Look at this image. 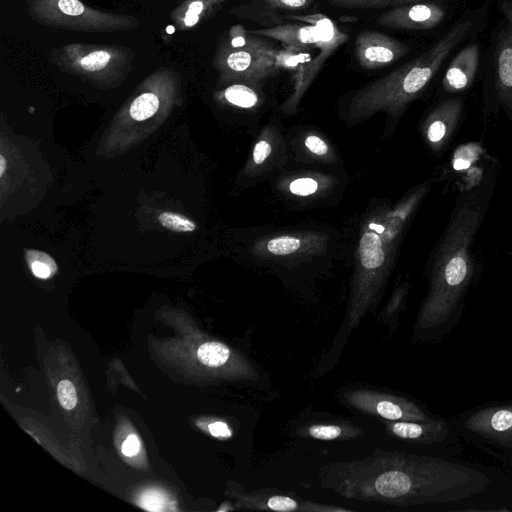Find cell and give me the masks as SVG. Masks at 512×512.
<instances>
[{
  "instance_id": "obj_1",
  "label": "cell",
  "mask_w": 512,
  "mask_h": 512,
  "mask_svg": "<svg viewBox=\"0 0 512 512\" xmlns=\"http://www.w3.org/2000/svg\"><path fill=\"white\" fill-rule=\"evenodd\" d=\"M319 478L343 498L399 507L458 501L481 492L488 480L462 465L382 449L360 460L330 463Z\"/></svg>"
},
{
  "instance_id": "obj_2",
  "label": "cell",
  "mask_w": 512,
  "mask_h": 512,
  "mask_svg": "<svg viewBox=\"0 0 512 512\" xmlns=\"http://www.w3.org/2000/svg\"><path fill=\"white\" fill-rule=\"evenodd\" d=\"M490 10L489 2L464 10L417 57L355 91L345 107L346 122L357 123L379 112L399 116L461 46L481 36L488 25Z\"/></svg>"
},
{
  "instance_id": "obj_3",
  "label": "cell",
  "mask_w": 512,
  "mask_h": 512,
  "mask_svg": "<svg viewBox=\"0 0 512 512\" xmlns=\"http://www.w3.org/2000/svg\"><path fill=\"white\" fill-rule=\"evenodd\" d=\"M428 189L429 185L423 184L394 208L383 205L362 224L350 301L331 353L341 351L351 332L376 305L389 277L403 229Z\"/></svg>"
},
{
  "instance_id": "obj_4",
  "label": "cell",
  "mask_w": 512,
  "mask_h": 512,
  "mask_svg": "<svg viewBox=\"0 0 512 512\" xmlns=\"http://www.w3.org/2000/svg\"><path fill=\"white\" fill-rule=\"evenodd\" d=\"M294 23L249 30L281 43L276 60L280 70L292 73V93L282 109L293 112L326 61L344 44L348 35L325 14L286 15Z\"/></svg>"
},
{
  "instance_id": "obj_5",
  "label": "cell",
  "mask_w": 512,
  "mask_h": 512,
  "mask_svg": "<svg viewBox=\"0 0 512 512\" xmlns=\"http://www.w3.org/2000/svg\"><path fill=\"white\" fill-rule=\"evenodd\" d=\"M482 215V205L472 197L464 200L454 214L434 259L422 323H432L444 315L468 284L473 268L470 246Z\"/></svg>"
},
{
  "instance_id": "obj_6",
  "label": "cell",
  "mask_w": 512,
  "mask_h": 512,
  "mask_svg": "<svg viewBox=\"0 0 512 512\" xmlns=\"http://www.w3.org/2000/svg\"><path fill=\"white\" fill-rule=\"evenodd\" d=\"M498 20L483 48L480 73L488 95L512 112V0H489Z\"/></svg>"
},
{
  "instance_id": "obj_7",
  "label": "cell",
  "mask_w": 512,
  "mask_h": 512,
  "mask_svg": "<svg viewBox=\"0 0 512 512\" xmlns=\"http://www.w3.org/2000/svg\"><path fill=\"white\" fill-rule=\"evenodd\" d=\"M230 48L225 66L239 81L260 84L281 71L276 60L278 48L267 38L245 31L241 26L235 28Z\"/></svg>"
},
{
  "instance_id": "obj_8",
  "label": "cell",
  "mask_w": 512,
  "mask_h": 512,
  "mask_svg": "<svg viewBox=\"0 0 512 512\" xmlns=\"http://www.w3.org/2000/svg\"><path fill=\"white\" fill-rule=\"evenodd\" d=\"M456 7L452 0H433L394 6L381 14L377 22L381 26L413 31L432 30L447 22Z\"/></svg>"
},
{
  "instance_id": "obj_9",
  "label": "cell",
  "mask_w": 512,
  "mask_h": 512,
  "mask_svg": "<svg viewBox=\"0 0 512 512\" xmlns=\"http://www.w3.org/2000/svg\"><path fill=\"white\" fill-rule=\"evenodd\" d=\"M351 407L389 421H428L425 413L413 402L398 396L369 389H353L342 393Z\"/></svg>"
},
{
  "instance_id": "obj_10",
  "label": "cell",
  "mask_w": 512,
  "mask_h": 512,
  "mask_svg": "<svg viewBox=\"0 0 512 512\" xmlns=\"http://www.w3.org/2000/svg\"><path fill=\"white\" fill-rule=\"evenodd\" d=\"M409 51L410 47L406 43L375 30H363L355 40L356 59L365 69L391 65Z\"/></svg>"
},
{
  "instance_id": "obj_11",
  "label": "cell",
  "mask_w": 512,
  "mask_h": 512,
  "mask_svg": "<svg viewBox=\"0 0 512 512\" xmlns=\"http://www.w3.org/2000/svg\"><path fill=\"white\" fill-rule=\"evenodd\" d=\"M483 45L477 36L461 46L450 58L442 78V87L450 93L470 88L480 73Z\"/></svg>"
},
{
  "instance_id": "obj_12",
  "label": "cell",
  "mask_w": 512,
  "mask_h": 512,
  "mask_svg": "<svg viewBox=\"0 0 512 512\" xmlns=\"http://www.w3.org/2000/svg\"><path fill=\"white\" fill-rule=\"evenodd\" d=\"M239 507L254 510H273L283 512L347 511L345 508L298 500L293 496L270 492L268 490L252 491L243 494L239 500Z\"/></svg>"
},
{
  "instance_id": "obj_13",
  "label": "cell",
  "mask_w": 512,
  "mask_h": 512,
  "mask_svg": "<svg viewBox=\"0 0 512 512\" xmlns=\"http://www.w3.org/2000/svg\"><path fill=\"white\" fill-rule=\"evenodd\" d=\"M324 238L315 233H297L274 236L256 244L254 250L260 255L290 256L315 252L323 245Z\"/></svg>"
},
{
  "instance_id": "obj_14",
  "label": "cell",
  "mask_w": 512,
  "mask_h": 512,
  "mask_svg": "<svg viewBox=\"0 0 512 512\" xmlns=\"http://www.w3.org/2000/svg\"><path fill=\"white\" fill-rule=\"evenodd\" d=\"M463 99L454 97L437 105L428 116L425 128L426 138L434 148H439L456 127L463 109Z\"/></svg>"
},
{
  "instance_id": "obj_15",
  "label": "cell",
  "mask_w": 512,
  "mask_h": 512,
  "mask_svg": "<svg viewBox=\"0 0 512 512\" xmlns=\"http://www.w3.org/2000/svg\"><path fill=\"white\" fill-rule=\"evenodd\" d=\"M469 426L499 441L512 442V408L491 409L473 416Z\"/></svg>"
},
{
  "instance_id": "obj_16",
  "label": "cell",
  "mask_w": 512,
  "mask_h": 512,
  "mask_svg": "<svg viewBox=\"0 0 512 512\" xmlns=\"http://www.w3.org/2000/svg\"><path fill=\"white\" fill-rule=\"evenodd\" d=\"M387 432L399 439L418 443H430L440 438L444 429L441 423L428 421L385 420Z\"/></svg>"
},
{
  "instance_id": "obj_17",
  "label": "cell",
  "mask_w": 512,
  "mask_h": 512,
  "mask_svg": "<svg viewBox=\"0 0 512 512\" xmlns=\"http://www.w3.org/2000/svg\"><path fill=\"white\" fill-rule=\"evenodd\" d=\"M302 436H309L316 440H346L363 435V431L357 426L348 424H312L304 426L298 432Z\"/></svg>"
},
{
  "instance_id": "obj_18",
  "label": "cell",
  "mask_w": 512,
  "mask_h": 512,
  "mask_svg": "<svg viewBox=\"0 0 512 512\" xmlns=\"http://www.w3.org/2000/svg\"><path fill=\"white\" fill-rule=\"evenodd\" d=\"M259 84L241 81L227 87L224 91L225 99L241 108H253L259 103V95L255 86Z\"/></svg>"
},
{
  "instance_id": "obj_19",
  "label": "cell",
  "mask_w": 512,
  "mask_h": 512,
  "mask_svg": "<svg viewBox=\"0 0 512 512\" xmlns=\"http://www.w3.org/2000/svg\"><path fill=\"white\" fill-rule=\"evenodd\" d=\"M26 262L33 275L40 279H48L57 272V264L47 253L39 250H27Z\"/></svg>"
},
{
  "instance_id": "obj_20",
  "label": "cell",
  "mask_w": 512,
  "mask_h": 512,
  "mask_svg": "<svg viewBox=\"0 0 512 512\" xmlns=\"http://www.w3.org/2000/svg\"><path fill=\"white\" fill-rule=\"evenodd\" d=\"M158 107V97L153 93H144L132 102L130 115L136 121H143L153 116Z\"/></svg>"
},
{
  "instance_id": "obj_21",
  "label": "cell",
  "mask_w": 512,
  "mask_h": 512,
  "mask_svg": "<svg viewBox=\"0 0 512 512\" xmlns=\"http://www.w3.org/2000/svg\"><path fill=\"white\" fill-rule=\"evenodd\" d=\"M161 225L175 232H191L196 226L188 218L172 212H163L159 215Z\"/></svg>"
},
{
  "instance_id": "obj_22",
  "label": "cell",
  "mask_w": 512,
  "mask_h": 512,
  "mask_svg": "<svg viewBox=\"0 0 512 512\" xmlns=\"http://www.w3.org/2000/svg\"><path fill=\"white\" fill-rule=\"evenodd\" d=\"M328 4L347 9H370L390 6L392 0H325Z\"/></svg>"
},
{
  "instance_id": "obj_23",
  "label": "cell",
  "mask_w": 512,
  "mask_h": 512,
  "mask_svg": "<svg viewBox=\"0 0 512 512\" xmlns=\"http://www.w3.org/2000/svg\"><path fill=\"white\" fill-rule=\"evenodd\" d=\"M57 395L61 406L71 410L76 406L77 395L74 385L69 380H62L57 387Z\"/></svg>"
},
{
  "instance_id": "obj_24",
  "label": "cell",
  "mask_w": 512,
  "mask_h": 512,
  "mask_svg": "<svg viewBox=\"0 0 512 512\" xmlns=\"http://www.w3.org/2000/svg\"><path fill=\"white\" fill-rule=\"evenodd\" d=\"M110 60V54L106 51H94L81 60V66L87 71L102 69Z\"/></svg>"
},
{
  "instance_id": "obj_25",
  "label": "cell",
  "mask_w": 512,
  "mask_h": 512,
  "mask_svg": "<svg viewBox=\"0 0 512 512\" xmlns=\"http://www.w3.org/2000/svg\"><path fill=\"white\" fill-rule=\"evenodd\" d=\"M265 8L271 10H301L313 0H260Z\"/></svg>"
},
{
  "instance_id": "obj_26",
  "label": "cell",
  "mask_w": 512,
  "mask_h": 512,
  "mask_svg": "<svg viewBox=\"0 0 512 512\" xmlns=\"http://www.w3.org/2000/svg\"><path fill=\"white\" fill-rule=\"evenodd\" d=\"M318 183L312 178H299L290 183L289 190L298 196H308L316 192Z\"/></svg>"
},
{
  "instance_id": "obj_27",
  "label": "cell",
  "mask_w": 512,
  "mask_h": 512,
  "mask_svg": "<svg viewBox=\"0 0 512 512\" xmlns=\"http://www.w3.org/2000/svg\"><path fill=\"white\" fill-rule=\"evenodd\" d=\"M271 143L267 139L259 140L253 149L252 160L253 164L258 166L261 165L271 153Z\"/></svg>"
},
{
  "instance_id": "obj_28",
  "label": "cell",
  "mask_w": 512,
  "mask_h": 512,
  "mask_svg": "<svg viewBox=\"0 0 512 512\" xmlns=\"http://www.w3.org/2000/svg\"><path fill=\"white\" fill-rule=\"evenodd\" d=\"M305 145L310 152L317 156H325L328 153L326 142L316 135H310L305 139Z\"/></svg>"
},
{
  "instance_id": "obj_29",
  "label": "cell",
  "mask_w": 512,
  "mask_h": 512,
  "mask_svg": "<svg viewBox=\"0 0 512 512\" xmlns=\"http://www.w3.org/2000/svg\"><path fill=\"white\" fill-rule=\"evenodd\" d=\"M59 9L71 16H77L83 13L84 6L78 0H59L58 2Z\"/></svg>"
},
{
  "instance_id": "obj_30",
  "label": "cell",
  "mask_w": 512,
  "mask_h": 512,
  "mask_svg": "<svg viewBox=\"0 0 512 512\" xmlns=\"http://www.w3.org/2000/svg\"><path fill=\"white\" fill-rule=\"evenodd\" d=\"M209 433L218 438H229L232 436L231 428L222 421H215L208 425Z\"/></svg>"
},
{
  "instance_id": "obj_31",
  "label": "cell",
  "mask_w": 512,
  "mask_h": 512,
  "mask_svg": "<svg viewBox=\"0 0 512 512\" xmlns=\"http://www.w3.org/2000/svg\"><path fill=\"white\" fill-rule=\"evenodd\" d=\"M140 450V441L134 434L129 435L123 442L121 451L125 456L131 457L136 455Z\"/></svg>"
},
{
  "instance_id": "obj_32",
  "label": "cell",
  "mask_w": 512,
  "mask_h": 512,
  "mask_svg": "<svg viewBox=\"0 0 512 512\" xmlns=\"http://www.w3.org/2000/svg\"><path fill=\"white\" fill-rule=\"evenodd\" d=\"M199 20V15L198 14H195L191 11H187L186 12V16H185V19H184V22L187 26H193L195 25Z\"/></svg>"
},
{
  "instance_id": "obj_33",
  "label": "cell",
  "mask_w": 512,
  "mask_h": 512,
  "mask_svg": "<svg viewBox=\"0 0 512 512\" xmlns=\"http://www.w3.org/2000/svg\"><path fill=\"white\" fill-rule=\"evenodd\" d=\"M203 8L204 6L201 1H194L189 5L188 10L199 15L202 12Z\"/></svg>"
},
{
  "instance_id": "obj_34",
  "label": "cell",
  "mask_w": 512,
  "mask_h": 512,
  "mask_svg": "<svg viewBox=\"0 0 512 512\" xmlns=\"http://www.w3.org/2000/svg\"><path fill=\"white\" fill-rule=\"evenodd\" d=\"M425 1H433V0H392L390 6H398L408 3H416V2H425Z\"/></svg>"
},
{
  "instance_id": "obj_35",
  "label": "cell",
  "mask_w": 512,
  "mask_h": 512,
  "mask_svg": "<svg viewBox=\"0 0 512 512\" xmlns=\"http://www.w3.org/2000/svg\"><path fill=\"white\" fill-rule=\"evenodd\" d=\"M6 168V161L3 155H0V176L2 177Z\"/></svg>"
},
{
  "instance_id": "obj_36",
  "label": "cell",
  "mask_w": 512,
  "mask_h": 512,
  "mask_svg": "<svg viewBox=\"0 0 512 512\" xmlns=\"http://www.w3.org/2000/svg\"><path fill=\"white\" fill-rule=\"evenodd\" d=\"M167 31H168V33H173L174 32V28L172 26H169L167 28Z\"/></svg>"
}]
</instances>
